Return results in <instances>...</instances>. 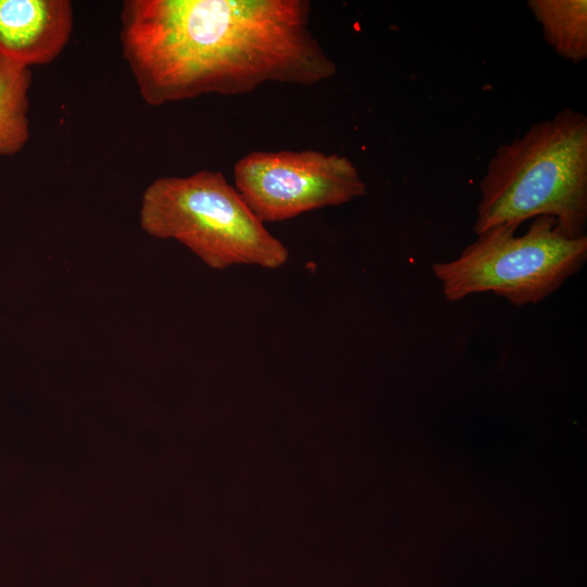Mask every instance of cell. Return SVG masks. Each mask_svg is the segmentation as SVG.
Listing matches in <instances>:
<instances>
[{
    "label": "cell",
    "mask_w": 587,
    "mask_h": 587,
    "mask_svg": "<svg viewBox=\"0 0 587 587\" xmlns=\"http://www.w3.org/2000/svg\"><path fill=\"white\" fill-rule=\"evenodd\" d=\"M527 5L558 55L572 63L587 59L586 0H529Z\"/></svg>",
    "instance_id": "cell-7"
},
{
    "label": "cell",
    "mask_w": 587,
    "mask_h": 587,
    "mask_svg": "<svg viewBox=\"0 0 587 587\" xmlns=\"http://www.w3.org/2000/svg\"><path fill=\"white\" fill-rule=\"evenodd\" d=\"M139 224L151 237L178 241L213 270H276L289 259L287 247L220 171L155 178L142 192Z\"/></svg>",
    "instance_id": "cell-3"
},
{
    "label": "cell",
    "mask_w": 587,
    "mask_h": 587,
    "mask_svg": "<svg viewBox=\"0 0 587 587\" xmlns=\"http://www.w3.org/2000/svg\"><path fill=\"white\" fill-rule=\"evenodd\" d=\"M474 232L554 218L569 238L586 235L587 116L563 108L499 146L479 182Z\"/></svg>",
    "instance_id": "cell-2"
},
{
    "label": "cell",
    "mask_w": 587,
    "mask_h": 587,
    "mask_svg": "<svg viewBox=\"0 0 587 587\" xmlns=\"http://www.w3.org/2000/svg\"><path fill=\"white\" fill-rule=\"evenodd\" d=\"M29 67L0 57V155L10 157L23 150L29 130Z\"/></svg>",
    "instance_id": "cell-8"
},
{
    "label": "cell",
    "mask_w": 587,
    "mask_h": 587,
    "mask_svg": "<svg viewBox=\"0 0 587 587\" xmlns=\"http://www.w3.org/2000/svg\"><path fill=\"white\" fill-rule=\"evenodd\" d=\"M517 225L500 224L477 235L461 254L435 263L448 301L491 291L514 305L535 304L576 274L587 260V235L569 238L550 216L535 217L517 236Z\"/></svg>",
    "instance_id": "cell-4"
},
{
    "label": "cell",
    "mask_w": 587,
    "mask_h": 587,
    "mask_svg": "<svg viewBox=\"0 0 587 587\" xmlns=\"http://www.w3.org/2000/svg\"><path fill=\"white\" fill-rule=\"evenodd\" d=\"M308 0H126L122 55L147 104L311 86L337 66L311 30Z\"/></svg>",
    "instance_id": "cell-1"
},
{
    "label": "cell",
    "mask_w": 587,
    "mask_h": 587,
    "mask_svg": "<svg viewBox=\"0 0 587 587\" xmlns=\"http://www.w3.org/2000/svg\"><path fill=\"white\" fill-rule=\"evenodd\" d=\"M73 28L68 0H0V57L23 66L53 62Z\"/></svg>",
    "instance_id": "cell-6"
},
{
    "label": "cell",
    "mask_w": 587,
    "mask_h": 587,
    "mask_svg": "<svg viewBox=\"0 0 587 587\" xmlns=\"http://www.w3.org/2000/svg\"><path fill=\"white\" fill-rule=\"evenodd\" d=\"M234 186L263 223L341 205L366 193L348 158L311 149L249 152L234 165Z\"/></svg>",
    "instance_id": "cell-5"
}]
</instances>
